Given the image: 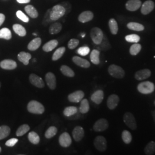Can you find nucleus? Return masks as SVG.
Returning <instances> with one entry per match:
<instances>
[{
    "mask_svg": "<svg viewBox=\"0 0 155 155\" xmlns=\"http://www.w3.org/2000/svg\"><path fill=\"white\" fill-rule=\"evenodd\" d=\"M0 67L4 70H13L16 68L17 63L12 59H5L0 62Z\"/></svg>",
    "mask_w": 155,
    "mask_h": 155,
    "instance_id": "ddd939ff",
    "label": "nucleus"
},
{
    "mask_svg": "<svg viewBox=\"0 0 155 155\" xmlns=\"http://www.w3.org/2000/svg\"><path fill=\"white\" fill-rule=\"evenodd\" d=\"M72 61L78 66L82 68H87L90 67V63L87 60L83 59L79 56H74L72 59Z\"/></svg>",
    "mask_w": 155,
    "mask_h": 155,
    "instance_id": "aec40b11",
    "label": "nucleus"
},
{
    "mask_svg": "<svg viewBox=\"0 0 155 155\" xmlns=\"http://www.w3.org/2000/svg\"><path fill=\"white\" fill-rule=\"evenodd\" d=\"M84 135V131L82 127L77 126L75 127L72 131V137L75 141L79 142L83 139Z\"/></svg>",
    "mask_w": 155,
    "mask_h": 155,
    "instance_id": "a211bd4d",
    "label": "nucleus"
},
{
    "mask_svg": "<svg viewBox=\"0 0 155 155\" xmlns=\"http://www.w3.org/2000/svg\"><path fill=\"white\" fill-rule=\"evenodd\" d=\"M122 139L125 144H130L132 140L131 133L127 130H124L122 133Z\"/></svg>",
    "mask_w": 155,
    "mask_h": 155,
    "instance_id": "37998d69",
    "label": "nucleus"
},
{
    "mask_svg": "<svg viewBox=\"0 0 155 155\" xmlns=\"http://www.w3.org/2000/svg\"><path fill=\"white\" fill-rule=\"evenodd\" d=\"M94 147L100 152H104L107 148L106 140L104 136H98L94 139Z\"/></svg>",
    "mask_w": 155,
    "mask_h": 155,
    "instance_id": "0eeeda50",
    "label": "nucleus"
},
{
    "mask_svg": "<svg viewBox=\"0 0 155 155\" xmlns=\"http://www.w3.org/2000/svg\"><path fill=\"white\" fill-rule=\"evenodd\" d=\"M17 1L20 4H28L30 2L31 0H17Z\"/></svg>",
    "mask_w": 155,
    "mask_h": 155,
    "instance_id": "603ef678",
    "label": "nucleus"
},
{
    "mask_svg": "<svg viewBox=\"0 0 155 155\" xmlns=\"http://www.w3.org/2000/svg\"><path fill=\"white\" fill-rule=\"evenodd\" d=\"M61 71L64 75L68 77H74L75 76V72L70 67L66 65H62L61 67Z\"/></svg>",
    "mask_w": 155,
    "mask_h": 155,
    "instance_id": "c85d7f7f",
    "label": "nucleus"
},
{
    "mask_svg": "<svg viewBox=\"0 0 155 155\" xmlns=\"http://www.w3.org/2000/svg\"><path fill=\"white\" fill-rule=\"evenodd\" d=\"M109 127V122L105 118H101L95 122L93 129L95 132H103Z\"/></svg>",
    "mask_w": 155,
    "mask_h": 155,
    "instance_id": "6e6552de",
    "label": "nucleus"
},
{
    "mask_svg": "<svg viewBox=\"0 0 155 155\" xmlns=\"http://www.w3.org/2000/svg\"><path fill=\"white\" fill-rule=\"evenodd\" d=\"M51 10L50 9L47 12L46 15H45V18H44V20H43V24H47L50 21H52L51 18H50V13H51Z\"/></svg>",
    "mask_w": 155,
    "mask_h": 155,
    "instance_id": "8fccbe9b",
    "label": "nucleus"
},
{
    "mask_svg": "<svg viewBox=\"0 0 155 155\" xmlns=\"http://www.w3.org/2000/svg\"><path fill=\"white\" fill-rule=\"evenodd\" d=\"M155 89V84L150 81L141 82L139 83L137 86V90L141 94H150L154 91Z\"/></svg>",
    "mask_w": 155,
    "mask_h": 155,
    "instance_id": "7ed1b4c3",
    "label": "nucleus"
},
{
    "mask_svg": "<svg viewBox=\"0 0 155 155\" xmlns=\"http://www.w3.org/2000/svg\"><path fill=\"white\" fill-rule=\"evenodd\" d=\"M5 19V15L2 13H0V26H1V25L4 23Z\"/></svg>",
    "mask_w": 155,
    "mask_h": 155,
    "instance_id": "3c124183",
    "label": "nucleus"
},
{
    "mask_svg": "<svg viewBox=\"0 0 155 155\" xmlns=\"http://www.w3.org/2000/svg\"><path fill=\"white\" fill-rule=\"evenodd\" d=\"M29 80L32 85L38 88L42 89L45 87V83L42 78L35 74H31L29 77Z\"/></svg>",
    "mask_w": 155,
    "mask_h": 155,
    "instance_id": "1a4fd4ad",
    "label": "nucleus"
},
{
    "mask_svg": "<svg viewBox=\"0 0 155 155\" xmlns=\"http://www.w3.org/2000/svg\"><path fill=\"white\" fill-rule=\"evenodd\" d=\"M93 17L94 15L92 12L84 11L79 15L78 17V20L82 23H85L92 20Z\"/></svg>",
    "mask_w": 155,
    "mask_h": 155,
    "instance_id": "412c9836",
    "label": "nucleus"
},
{
    "mask_svg": "<svg viewBox=\"0 0 155 155\" xmlns=\"http://www.w3.org/2000/svg\"><path fill=\"white\" fill-rule=\"evenodd\" d=\"M62 29V25L60 22H54L50 25L49 32L51 35H55L59 33Z\"/></svg>",
    "mask_w": 155,
    "mask_h": 155,
    "instance_id": "a878e982",
    "label": "nucleus"
},
{
    "mask_svg": "<svg viewBox=\"0 0 155 155\" xmlns=\"http://www.w3.org/2000/svg\"><path fill=\"white\" fill-rule=\"evenodd\" d=\"M141 45L137 43H135L134 45H132L129 50V52L130 55H132L135 56L137 55L139 52H140V51L141 50Z\"/></svg>",
    "mask_w": 155,
    "mask_h": 155,
    "instance_id": "79ce46f5",
    "label": "nucleus"
},
{
    "mask_svg": "<svg viewBox=\"0 0 155 155\" xmlns=\"http://www.w3.org/2000/svg\"><path fill=\"white\" fill-rule=\"evenodd\" d=\"M109 27L111 33L113 35H116L118 31V27L115 19L111 18L109 21Z\"/></svg>",
    "mask_w": 155,
    "mask_h": 155,
    "instance_id": "e433bc0d",
    "label": "nucleus"
},
{
    "mask_svg": "<svg viewBox=\"0 0 155 155\" xmlns=\"http://www.w3.org/2000/svg\"><path fill=\"white\" fill-rule=\"evenodd\" d=\"M125 40H126V41H127V42H129V43H137L140 41V38L137 35L132 34V35H129L126 36Z\"/></svg>",
    "mask_w": 155,
    "mask_h": 155,
    "instance_id": "c03bdc74",
    "label": "nucleus"
},
{
    "mask_svg": "<svg viewBox=\"0 0 155 155\" xmlns=\"http://www.w3.org/2000/svg\"><path fill=\"white\" fill-rule=\"evenodd\" d=\"M1 148L0 147V152H1Z\"/></svg>",
    "mask_w": 155,
    "mask_h": 155,
    "instance_id": "6e6d98bb",
    "label": "nucleus"
},
{
    "mask_svg": "<svg viewBox=\"0 0 155 155\" xmlns=\"http://www.w3.org/2000/svg\"><path fill=\"white\" fill-rule=\"evenodd\" d=\"M127 27L130 30L135 31H144V27L142 24L138 22H130L127 24Z\"/></svg>",
    "mask_w": 155,
    "mask_h": 155,
    "instance_id": "2f4dec72",
    "label": "nucleus"
},
{
    "mask_svg": "<svg viewBox=\"0 0 155 155\" xmlns=\"http://www.w3.org/2000/svg\"><path fill=\"white\" fill-rule=\"evenodd\" d=\"M65 51H66V48L64 47H59V48H58L55 51V52L54 53V54L52 55V61H56L59 60L60 58H61L62 56L63 55Z\"/></svg>",
    "mask_w": 155,
    "mask_h": 155,
    "instance_id": "7c9ffc66",
    "label": "nucleus"
},
{
    "mask_svg": "<svg viewBox=\"0 0 155 155\" xmlns=\"http://www.w3.org/2000/svg\"><path fill=\"white\" fill-rule=\"evenodd\" d=\"M1 83L0 82V88H1Z\"/></svg>",
    "mask_w": 155,
    "mask_h": 155,
    "instance_id": "5fc2aeb1",
    "label": "nucleus"
},
{
    "mask_svg": "<svg viewBox=\"0 0 155 155\" xmlns=\"http://www.w3.org/2000/svg\"><path fill=\"white\" fill-rule=\"evenodd\" d=\"M154 104H155V102H154Z\"/></svg>",
    "mask_w": 155,
    "mask_h": 155,
    "instance_id": "4d7b16f0",
    "label": "nucleus"
},
{
    "mask_svg": "<svg viewBox=\"0 0 155 155\" xmlns=\"http://www.w3.org/2000/svg\"><path fill=\"white\" fill-rule=\"evenodd\" d=\"M30 130V127L27 124H23L18 127L17 130L16 136L18 137L22 136L25 133H27L28 131Z\"/></svg>",
    "mask_w": 155,
    "mask_h": 155,
    "instance_id": "58836bf2",
    "label": "nucleus"
},
{
    "mask_svg": "<svg viewBox=\"0 0 155 155\" xmlns=\"http://www.w3.org/2000/svg\"><path fill=\"white\" fill-rule=\"evenodd\" d=\"M58 132V129L55 127H50L45 133V137L47 139H50L54 137Z\"/></svg>",
    "mask_w": 155,
    "mask_h": 155,
    "instance_id": "ea45409f",
    "label": "nucleus"
},
{
    "mask_svg": "<svg viewBox=\"0 0 155 155\" xmlns=\"http://www.w3.org/2000/svg\"><path fill=\"white\" fill-rule=\"evenodd\" d=\"M90 105L89 101L87 99H83L81 101V105L79 107V111L82 114H86L89 111Z\"/></svg>",
    "mask_w": 155,
    "mask_h": 155,
    "instance_id": "72a5a7b5",
    "label": "nucleus"
},
{
    "mask_svg": "<svg viewBox=\"0 0 155 155\" xmlns=\"http://www.w3.org/2000/svg\"><path fill=\"white\" fill-rule=\"evenodd\" d=\"M84 96V93L83 91L78 90L69 94L68 96V100L71 102L78 103L83 100Z\"/></svg>",
    "mask_w": 155,
    "mask_h": 155,
    "instance_id": "9d476101",
    "label": "nucleus"
},
{
    "mask_svg": "<svg viewBox=\"0 0 155 155\" xmlns=\"http://www.w3.org/2000/svg\"><path fill=\"white\" fill-rule=\"evenodd\" d=\"M27 110L31 113L35 114H42L44 113L45 108L40 102L32 100L29 102L27 105Z\"/></svg>",
    "mask_w": 155,
    "mask_h": 155,
    "instance_id": "f257e3e1",
    "label": "nucleus"
},
{
    "mask_svg": "<svg viewBox=\"0 0 155 155\" xmlns=\"http://www.w3.org/2000/svg\"><path fill=\"white\" fill-rule=\"evenodd\" d=\"M104 33L98 27H94L91 29L90 32V36L93 43L95 45H100L104 38Z\"/></svg>",
    "mask_w": 155,
    "mask_h": 155,
    "instance_id": "39448f33",
    "label": "nucleus"
},
{
    "mask_svg": "<svg viewBox=\"0 0 155 155\" xmlns=\"http://www.w3.org/2000/svg\"><path fill=\"white\" fill-rule=\"evenodd\" d=\"M79 40L76 39H71L68 43V47L70 50H73L75 48L79 45Z\"/></svg>",
    "mask_w": 155,
    "mask_h": 155,
    "instance_id": "de8ad7c7",
    "label": "nucleus"
},
{
    "mask_svg": "<svg viewBox=\"0 0 155 155\" xmlns=\"http://www.w3.org/2000/svg\"><path fill=\"white\" fill-rule=\"evenodd\" d=\"M108 72L111 77L117 79H122L125 76V71L122 67L116 64H111L108 68Z\"/></svg>",
    "mask_w": 155,
    "mask_h": 155,
    "instance_id": "20e7f679",
    "label": "nucleus"
},
{
    "mask_svg": "<svg viewBox=\"0 0 155 155\" xmlns=\"http://www.w3.org/2000/svg\"><path fill=\"white\" fill-rule=\"evenodd\" d=\"M13 29L15 33L21 37H24L27 35L25 28L20 24H14L13 25Z\"/></svg>",
    "mask_w": 155,
    "mask_h": 155,
    "instance_id": "393cba45",
    "label": "nucleus"
},
{
    "mask_svg": "<svg viewBox=\"0 0 155 155\" xmlns=\"http://www.w3.org/2000/svg\"><path fill=\"white\" fill-rule=\"evenodd\" d=\"M58 45V41L57 40H51L47 43H46L43 46V50L46 52H51V51L54 50Z\"/></svg>",
    "mask_w": 155,
    "mask_h": 155,
    "instance_id": "5701e85b",
    "label": "nucleus"
},
{
    "mask_svg": "<svg viewBox=\"0 0 155 155\" xmlns=\"http://www.w3.org/2000/svg\"><path fill=\"white\" fill-rule=\"evenodd\" d=\"M144 152L146 155H153L155 153V142L150 141L144 149Z\"/></svg>",
    "mask_w": 155,
    "mask_h": 155,
    "instance_id": "4c0bfd02",
    "label": "nucleus"
},
{
    "mask_svg": "<svg viewBox=\"0 0 155 155\" xmlns=\"http://www.w3.org/2000/svg\"><path fill=\"white\" fill-rule=\"evenodd\" d=\"M25 11L29 16L32 18H36L38 17V12L36 8L31 5H28L25 7Z\"/></svg>",
    "mask_w": 155,
    "mask_h": 155,
    "instance_id": "cd10ccee",
    "label": "nucleus"
},
{
    "mask_svg": "<svg viewBox=\"0 0 155 155\" xmlns=\"http://www.w3.org/2000/svg\"><path fill=\"white\" fill-rule=\"evenodd\" d=\"M104 98V93L102 90H98L95 91L93 94L91 96V100L97 105H100Z\"/></svg>",
    "mask_w": 155,
    "mask_h": 155,
    "instance_id": "6ab92c4d",
    "label": "nucleus"
},
{
    "mask_svg": "<svg viewBox=\"0 0 155 155\" xmlns=\"http://www.w3.org/2000/svg\"><path fill=\"white\" fill-rule=\"evenodd\" d=\"M85 35H86V34L84 33H83L82 34H81V36H82V38H84V37L85 36Z\"/></svg>",
    "mask_w": 155,
    "mask_h": 155,
    "instance_id": "864d4df0",
    "label": "nucleus"
},
{
    "mask_svg": "<svg viewBox=\"0 0 155 155\" xmlns=\"http://www.w3.org/2000/svg\"><path fill=\"white\" fill-rule=\"evenodd\" d=\"M90 51V48L87 46H83L79 48L77 50V53L80 55L84 56L87 55Z\"/></svg>",
    "mask_w": 155,
    "mask_h": 155,
    "instance_id": "a18cd8bd",
    "label": "nucleus"
},
{
    "mask_svg": "<svg viewBox=\"0 0 155 155\" xmlns=\"http://www.w3.org/2000/svg\"><path fill=\"white\" fill-rule=\"evenodd\" d=\"M126 8L129 11H136L141 6L140 0H129L126 3Z\"/></svg>",
    "mask_w": 155,
    "mask_h": 155,
    "instance_id": "dca6fc26",
    "label": "nucleus"
},
{
    "mask_svg": "<svg viewBox=\"0 0 155 155\" xmlns=\"http://www.w3.org/2000/svg\"><path fill=\"white\" fill-rule=\"evenodd\" d=\"M28 140L32 144L37 145L39 143L40 139L39 137V134L35 132H31L28 134Z\"/></svg>",
    "mask_w": 155,
    "mask_h": 155,
    "instance_id": "473e14b6",
    "label": "nucleus"
},
{
    "mask_svg": "<svg viewBox=\"0 0 155 155\" xmlns=\"http://www.w3.org/2000/svg\"><path fill=\"white\" fill-rule=\"evenodd\" d=\"M124 122L128 127L132 130H136L137 128V124L135 118L130 112H127L124 115Z\"/></svg>",
    "mask_w": 155,
    "mask_h": 155,
    "instance_id": "423d86ee",
    "label": "nucleus"
},
{
    "mask_svg": "<svg viewBox=\"0 0 155 155\" xmlns=\"http://www.w3.org/2000/svg\"><path fill=\"white\" fill-rule=\"evenodd\" d=\"M18 141V139H16V138H12V139L8 140L6 142L5 145L7 147H14L17 143Z\"/></svg>",
    "mask_w": 155,
    "mask_h": 155,
    "instance_id": "09e8293b",
    "label": "nucleus"
},
{
    "mask_svg": "<svg viewBox=\"0 0 155 155\" xmlns=\"http://www.w3.org/2000/svg\"><path fill=\"white\" fill-rule=\"evenodd\" d=\"M59 143L61 146L63 148L69 147L72 143V140L70 135L67 132L62 133L59 136Z\"/></svg>",
    "mask_w": 155,
    "mask_h": 155,
    "instance_id": "9b49d317",
    "label": "nucleus"
},
{
    "mask_svg": "<svg viewBox=\"0 0 155 155\" xmlns=\"http://www.w3.org/2000/svg\"><path fill=\"white\" fill-rule=\"evenodd\" d=\"M154 8L155 3L151 0H148L145 1L141 6V12L144 15H148L154 9Z\"/></svg>",
    "mask_w": 155,
    "mask_h": 155,
    "instance_id": "4468645a",
    "label": "nucleus"
},
{
    "mask_svg": "<svg viewBox=\"0 0 155 155\" xmlns=\"http://www.w3.org/2000/svg\"><path fill=\"white\" fill-rule=\"evenodd\" d=\"M150 75H151L150 70L148 68H145V69L139 70L136 72L134 75V77L136 78V79L138 81H142L150 78Z\"/></svg>",
    "mask_w": 155,
    "mask_h": 155,
    "instance_id": "f3484780",
    "label": "nucleus"
},
{
    "mask_svg": "<svg viewBox=\"0 0 155 155\" xmlns=\"http://www.w3.org/2000/svg\"><path fill=\"white\" fill-rule=\"evenodd\" d=\"M100 52L99 50H93L90 54V61L94 64H99L100 63Z\"/></svg>",
    "mask_w": 155,
    "mask_h": 155,
    "instance_id": "bb28decb",
    "label": "nucleus"
},
{
    "mask_svg": "<svg viewBox=\"0 0 155 155\" xmlns=\"http://www.w3.org/2000/svg\"><path fill=\"white\" fill-rule=\"evenodd\" d=\"M31 58H32V55L29 53L25 52L24 51L20 52L17 55L18 60L22 62V63L25 66L28 65L29 64V61L31 59Z\"/></svg>",
    "mask_w": 155,
    "mask_h": 155,
    "instance_id": "4be33fe9",
    "label": "nucleus"
},
{
    "mask_svg": "<svg viewBox=\"0 0 155 155\" xmlns=\"http://www.w3.org/2000/svg\"><path fill=\"white\" fill-rule=\"evenodd\" d=\"M120 102V98L116 94H112L110 95L107 101V106L110 110H113L116 108Z\"/></svg>",
    "mask_w": 155,
    "mask_h": 155,
    "instance_id": "2eb2a0df",
    "label": "nucleus"
},
{
    "mask_svg": "<svg viewBox=\"0 0 155 155\" xmlns=\"http://www.w3.org/2000/svg\"><path fill=\"white\" fill-rule=\"evenodd\" d=\"M41 44V40L40 38H36L31 40L28 45V49L29 51H34L38 50Z\"/></svg>",
    "mask_w": 155,
    "mask_h": 155,
    "instance_id": "b1692460",
    "label": "nucleus"
},
{
    "mask_svg": "<svg viewBox=\"0 0 155 155\" xmlns=\"http://www.w3.org/2000/svg\"><path fill=\"white\" fill-rule=\"evenodd\" d=\"M11 133V128L7 125L0 126V140L6 138Z\"/></svg>",
    "mask_w": 155,
    "mask_h": 155,
    "instance_id": "c756f323",
    "label": "nucleus"
},
{
    "mask_svg": "<svg viewBox=\"0 0 155 155\" xmlns=\"http://www.w3.org/2000/svg\"><path fill=\"white\" fill-rule=\"evenodd\" d=\"M45 79L48 87L51 90H55L56 87V79L55 75L52 72H48L45 75Z\"/></svg>",
    "mask_w": 155,
    "mask_h": 155,
    "instance_id": "f8f14e48",
    "label": "nucleus"
},
{
    "mask_svg": "<svg viewBox=\"0 0 155 155\" xmlns=\"http://www.w3.org/2000/svg\"><path fill=\"white\" fill-rule=\"evenodd\" d=\"M99 47H98V48L102 51H107V50H109L110 48V43H109V41L107 40V38L104 36V38L102 41H101V43H100Z\"/></svg>",
    "mask_w": 155,
    "mask_h": 155,
    "instance_id": "a19ab883",
    "label": "nucleus"
},
{
    "mask_svg": "<svg viewBox=\"0 0 155 155\" xmlns=\"http://www.w3.org/2000/svg\"><path fill=\"white\" fill-rule=\"evenodd\" d=\"M16 16L20 20H21L23 22H28L29 21L28 17L21 11H18L17 12Z\"/></svg>",
    "mask_w": 155,
    "mask_h": 155,
    "instance_id": "49530a36",
    "label": "nucleus"
},
{
    "mask_svg": "<svg viewBox=\"0 0 155 155\" xmlns=\"http://www.w3.org/2000/svg\"><path fill=\"white\" fill-rule=\"evenodd\" d=\"M12 36L11 31L9 29L3 28L0 29V39L10 40L11 39Z\"/></svg>",
    "mask_w": 155,
    "mask_h": 155,
    "instance_id": "c9c22d12",
    "label": "nucleus"
},
{
    "mask_svg": "<svg viewBox=\"0 0 155 155\" xmlns=\"http://www.w3.org/2000/svg\"><path fill=\"white\" fill-rule=\"evenodd\" d=\"M66 12V9L63 6L56 5L51 10L50 18L52 21H56L63 16Z\"/></svg>",
    "mask_w": 155,
    "mask_h": 155,
    "instance_id": "f03ea898",
    "label": "nucleus"
},
{
    "mask_svg": "<svg viewBox=\"0 0 155 155\" xmlns=\"http://www.w3.org/2000/svg\"><path fill=\"white\" fill-rule=\"evenodd\" d=\"M78 112V108L75 106H68L63 111V114L66 117L72 116L76 114Z\"/></svg>",
    "mask_w": 155,
    "mask_h": 155,
    "instance_id": "f704fd0d",
    "label": "nucleus"
}]
</instances>
